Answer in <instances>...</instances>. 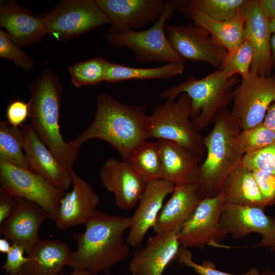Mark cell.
Listing matches in <instances>:
<instances>
[{"instance_id": "obj_1", "label": "cell", "mask_w": 275, "mask_h": 275, "mask_svg": "<svg viewBox=\"0 0 275 275\" xmlns=\"http://www.w3.org/2000/svg\"><path fill=\"white\" fill-rule=\"evenodd\" d=\"M131 224V216L96 210L85 225L84 233L73 235L77 249L72 252L68 266L73 270H87L91 275H109L111 269L129 255L124 234Z\"/></svg>"}, {"instance_id": "obj_2", "label": "cell", "mask_w": 275, "mask_h": 275, "mask_svg": "<svg viewBox=\"0 0 275 275\" xmlns=\"http://www.w3.org/2000/svg\"><path fill=\"white\" fill-rule=\"evenodd\" d=\"M149 116L145 106L126 104L107 93H101L92 123L69 143L79 150L87 141L100 139L111 145L126 161L135 149L149 139Z\"/></svg>"}, {"instance_id": "obj_3", "label": "cell", "mask_w": 275, "mask_h": 275, "mask_svg": "<svg viewBox=\"0 0 275 275\" xmlns=\"http://www.w3.org/2000/svg\"><path fill=\"white\" fill-rule=\"evenodd\" d=\"M212 130L203 138L206 157L201 163L196 182L202 199L218 195L229 174L241 164L243 155L238 150L237 139L241 125L225 108L213 121Z\"/></svg>"}, {"instance_id": "obj_4", "label": "cell", "mask_w": 275, "mask_h": 275, "mask_svg": "<svg viewBox=\"0 0 275 275\" xmlns=\"http://www.w3.org/2000/svg\"><path fill=\"white\" fill-rule=\"evenodd\" d=\"M31 97L29 125L53 154L68 168L73 169L79 150L66 142L60 127L62 85L49 69L44 70L29 85Z\"/></svg>"}, {"instance_id": "obj_5", "label": "cell", "mask_w": 275, "mask_h": 275, "mask_svg": "<svg viewBox=\"0 0 275 275\" xmlns=\"http://www.w3.org/2000/svg\"><path fill=\"white\" fill-rule=\"evenodd\" d=\"M237 82V75L228 78L218 69L200 79L190 76L162 91L160 97L175 99L181 94H186L191 99L193 122L200 131L213 122L220 111L227 108Z\"/></svg>"}, {"instance_id": "obj_6", "label": "cell", "mask_w": 275, "mask_h": 275, "mask_svg": "<svg viewBox=\"0 0 275 275\" xmlns=\"http://www.w3.org/2000/svg\"><path fill=\"white\" fill-rule=\"evenodd\" d=\"M191 117V102L185 93L177 100L168 99L149 116V138L175 142L203 157V138Z\"/></svg>"}, {"instance_id": "obj_7", "label": "cell", "mask_w": 275, "mask_h": 275, "mask_svg": "<svg viewBox=\"0 0 275 275\" xmlns=\"http://www.w3.org/2000/svg\"><path fill=\"white\" fill-rule=\"evenodd\" d=\"M176 11L173 1H166L160 17L149 28L144 30L105 35L115 47H125L132 50L138 61L143 63L161 62L184 64L169 42L166 33L167 20Z\"/></svg>"}, {"instance_id": "obj_8", "label": "cell", "mask_w": 275, "mask_h": 275, "mask_svg": "<svg viewBox=\"0 0 275 275\" xmlns=\"http://www.w3.org/2000/svg\"><path fill=\"white\" fill-rule=\"evenodd\" d=\"M0 191L35 203L53 222L66 193L32 170L5 162H0Z\"/></svg>"}, {"instance_id": "obj_9", "label": "cell", "mask_w": 275, "mask_h": 275, "mask_svg": "<svg viewBox=\"0 0 275 275\" xmlns=\"http://www.w3.org/2000/svg\"><path fill=\"white\" fill-rule=\"evenodd\" d=\"M45 17L47 34L58 41L68 40L110 23L96 0L62 1Z\"/></svg>"}, {"instance_id": "obj_10", "label": "cell", "mask_w": 275, "mask_h": 275, "mask_svg": "<svg viewBox=\"0 0 275 275\" xmlns=\"http://www.w3.org/2000/svg\"><path fill=\"white\" fill-rule=\"evenodd\" d=\"M232 100L231 113L242 130L262 123L270 104L275 101V75L264 76L251 71L235 87Z\"/></svg>"}, {"instance_id": "obj_11", "label": "cell", "mask_w": 275, "mask_h": 275, "mask_svg": "<svg viewBox=\"0 0 275 275\" xmlns=\"http://www.w3.org/2000/svg\"><path fill=\"white\" fill-rule=\"evenodd\" d=\"M225 204L221 193L202 199L179 232L181 246L187 249L221 246L219 243L228 235L220 225Z\"/></svg>"}, {"instance_id": "obj_12", "label": "cell", "mask_w": 275, "mask_h": 275, "mask_svg": "<svg viewBox=\"0 0 275 275\" xmlns=\"http://www.w3.org/2000/svg\"><path fill=\"white\" fill-rule=\"evenodd\" d=\"M165 30L172 47L184 61L205 62L219 69L228 54L227 50L216 39L195 24L167 23Z\"/></svg>"}, {"instance_id": "obj_13", "label": "cell", "mask_w": 275, "mask_h": 275, "mask_svg": "<svg viewBox=\"0 0 275 275\" xmlns=\"http://www.w3.org/2000/svg\"><path fill=\"white\" fill-rule=\"evenodd\" d=\"M265 209L226 203L221 219V227L235 239L252 233H258L262 238L254 247L268 248L275 253V216L267 215Z\"/></svg>"}, {"instance_id": "obj_14", "label": "cell", "mask_w": 275, "mask_h": 275, "mask_svg": "<svg viewBox=\"0 0 275 275\" xmlns=\"http://www.w3.org/2000/svg\"><path fill=\"white\" fill-rule=\"evenodd\" d=\"M108 18L109 34L139 31L161 15L166 2L162 0H96Z\"/></svg>"}, {"instance_id": "obj_15", "label": "cell", "mask_w": 275, "mask_h": 275, "mask_svg": "<svg viewBox=\"0 0 275 275\" xmlns=\"http://www.w3.org/2000/svg\"><path fill=\"white\" fill-rule=\"evenodd\" d=\"M244 19V33L252 47L253 58L251 71L269 76L272 67L269 19L261 0H246L241 8Z\"/></svg>"}, {"instance_id": "obj_16", "label": "cell", "mask_w": 275, "mask_h": 275, "mask_svg": "<svg viewBox=\"0 0 275 275\" xmlns=\"http://www.w3.org/2000/svg\"><path fill=\"white\" fill-rule=\"evenodd\" d=\"M180 229L155 233L149 238L130 259L129 270L131 274L163 275L168 265L178 258Z\"/></svg>"}, {"instance_id": "obj_17", "label": "cell", "mask_w": 275, "mask_h": 275, "mask_svg": "<svg viewBox=\"0 0 275 275\" xmlns=\"http://www.w3.org/2000/svg\"><path fill=\"white\" fill-rule=\"evenodd\" d=\"M99 178L103 187L114 194L117 207L125 210L137 206L147 183L127 161L115 158L104 162Z\"/></svg>"}, {"instance_id": "obj_18", "label": "cell", "mask_w": 275, "mask_h": 275, "mask_svg": "<svg viewBox=\"0 0 275 275\" xmlns=\"http://www.w3.org/2000/svg\"><path fill=\"white\" fill-rule=\"evenodd\" d=\"M23 137V151L30 169L56 188L66 192L72 181L71 170L61 162L39 139L29 125L20 127Z\"/></svg>"}, {"instance_id": "obj_19", "label": "cell", "mask_w": 275, "mask_h": 275, "mask_svg": "<svg viewBox=\"0 0 275 275\" xmlns=\"http://www.w3.org/2000/svg\"><path fill=\"white\" fill-rule=\"evenodd\" d=\"M46 218L45 211L38 205L16 197L12 213L0 225V234L22 247L28 255L40 239L39 229Z\"/></svg>"}, {"instance_id": "obj_20", "label": "cell", "mask_w": 275, "mask_h": 275, "mask_svg": "<svg viewBox=\"0 0 275 275\" xmlns=\"http://www.w3.org/2000/svg\"><path fill=\"white\" fill-rule=\"evenodd\" d=\"M72 188L60 200L54 223L60 230L84 225L93 216L100 202L98 194L92 187L71 170Z\"/></svg>"}, {"instance_id": "obj_21", "label": "cell", "mask_w": 275, "mask_h": 275, "mask_svg": "<svg viewBox=\"0 0 275 275\" xmlns=\"http://www.w3.org/2000/svg\"><path fill=\"white\" fill-rule=\"evenodd\" d=\"M175 187L173 183L160 179L149 182L131 216V224L126 240L130 246L140 248L148 230L154 227L166 198Z\"/></svg>"}, {"instance_id": "obj_22", "label": "cell", "mask_w": 275, "mask_h": 275, "mask_svg": "<svg viewBox=\"0 0 275 275\" xmlns=\"http://www.w3.org/2000/svg\"><path fill=\"white\" fill-rule=\"evenodd\" d=\"M0 25L19 47L36 43L47 34L45 14L34 15L12 1L1 4Z\"/></svg>"}, {"instance_id": "obj_23", "label": "cell", "mask_w": 275, "mask_h": 275, "mask_svg": "<svg viewBox=\"0 0 275 275\" xmlns=\"http://www.w3.org/2000/svg\"><path fill=\"white\" fill-rule=\"evenodd\" d=\"M162 179L174 185L196 184L201 156L172 141L157 140Z\"/></svg>"}, {"instance_id": "obj_24", "label": "cell", "mask_w": 275, "mask_h": 275, "mask_svg": "<svg viewBox=\"0 0 275 275\" xmlns=\"http://www.w3.org/2000/svg\"><path fill=\"white\" fill-rule=\"evenodd\" d=\"M153 227L155 233L180 229L202 199L196 184L175 185Z\"/></svg>"}, {"instance_id": "obj_25", "label": "cell", "mask_w": 275, "mask_h": 275, "mask_svg": "<svg viewBox=\"0 0 275 275\" xmlns=\"http://www.w3.org/2000/svg\"><path fill=\"white\" fill-rule=\"evenodd\" d=\"M72 252L59 239H40L28 255L19 275H58L68 265Z\"/></svg>"}, {"instance_id": "obj_26", "label": "cell", "mask_w": 275, "mask_h": 275, "mask_svg": "<svg viewBox=\"0 0 275 275\" xmlns=\"http://www.w3.org/2000/svg\"><path fill=\"white\" fill-rule=\"evenodd\" d=\"M220 193L226 203L264 208L267 206L252 172L241 164L228 176Z\"/></svg>"}, {"instance_id": "obj_27", "label": "cell", "mask_w": 275, "mask_h": 275, "mask_svg": "<svg viewBox=\"0 0 275 275\" xmlns=\"http://www.w3.org/2000/svg\"><path fill=\"white\" fill-rule=\"evenodd\" d=\"M187 17L194 21L195 24L207 31L228 52L235 50L245 40L244 19L241 9L234 16L223 21L213 19L198 11L191 13Z\"/></svg>"}, {"instance_id": "obj_28", "label": "cell", "mask_w": 275, "mask_h": 275, "mask_svg": "<svg viewBox=\"0 0 275 275\" xmlns=\"http://www.w3.org/2000/svg\"><path fill=\"white\" fill-rule=\"evenodd\" d=\"M184 64L170 63L155 68H139L108 62L104 81L115 83L134 79H167L183 73Z\"/></svg>"}, {"instance_id": "obj_29", "label": "cell", "mask_w": 275, "mask_h": 275, "mask_svg": "<svg viewBox=\"0 0 275 275\" xmlns=\"http://www.w3.org/2000/svg\"><path fill=\"white\" fill-rule=\"evenodd\" d=\"M246 0H177L173 1L176 10L186 16L198 11L219 21L234 16Z\"/></svg>"}, {"instance_id": "obj_30", "label": "cell", "mask_w": 275, "mask_h": 275, "mask_svg": "<svg viewBox=\"0 0 275 275\" xmlns=\"http://www.w3.org/2000/svg\"><path fill=\"white\" fill-rule=\"evenodd\" d=\"M126 161L146 183L162 179L158 141L144 142L133 151Z\"/></svg>"}, {"instance_id": "obj_31", "label": "cell", "mask_w": 275, "mask_h": 275, "mask_svg": "<svg viewBox=\"0 0 275 275\" xmlns=\"http://www.w3.org/2000/svg\"><path fill=\"white\" fill-rule=\"evenodd\" d=\"M23 137L20 128L0 121V162L30 169L23 149Z\"/></svg>"}, {"instance_id": "obj_32", "label": "cell", "mask_w": 275, "mask_h": 275, "mask_svg": "<svg viewBox=\"0 0 275 275\" xmlns=\"http://www.w3.org/2000/svg\"><path fill=\"white\" fill-rule=\"evenodd\" d=\"M108 62L98 57L74 64L69 68L71 81L76 88L104 81Z\"/></svg>"}, {"instance_id": "obj_33", "label": "cell", "mask_w": 275, "mask_h": 275, "mask_svg": "<svg viewBox=\"0 0 275 275\" xmlns=\"http://www.w3.org/2000/svg\"><path fill=\"white\" fill-rule=\"evenodd\" d=\"M253 52L250 42L246 40L235 50L228 52L222 66L218 69L228 78L239 74L241 78L247 77L251 72Z\"/></svg>"}, {"instance_id": "obj_34", "label": "cell", "mask_w": 275, "mask_h": 275, "mask_svg": "<svg viewBox=\"0 0 275 275\" xmlns=\"http://www.w3.org/2000/svg\"><path fill=\"white\" fill-rule=\"evenodd\" d=\"M275 143V132L261 123L242 130L238 135L237 144L243 155L258 151Z\"/></svg>"}, {"instance_id": "obj_35", "label": "cell", "mask_w": 275, "mask_h": 275, "mask_svg": "<svg viewBox=\"0 0 275 275\" xmlns=\"http://www.w3.org/2000/svg\"><path fill=\"white\" fill-rule=\"evenodd\" d=\"M241 165L251 171L259 170L275 175V143L244 155Z\"/></svg>"}, {"instance_id": "obj_36", "label": "cell", "mask_w": 275, "mask_h": 275, "mask_svg": "<svg viewBox=\"0 0 275 275\" xmlns=\"http://www.w3.org/2000/svg\"><path fill=\"white\" fill-rule=\"evenodd\" d=\"M0 57L12 61L25 71H29L34 67L32 59L13 42L6 31L2 29L0 30Z\"/></svg>"}, {"instance_id": "obj_37", "label": "cell", "mask_w": 275, "mask_h": 275, "mask_svg": "<svg viewBox=\"0 0 275 275\" xmlns=\"http://www.w3.org/2000/svg\"><path fill=\"white\" fill-rule=\"evenodd\" d=\"M192 256L188 249L181 246L177 259L180 263L191 268L199 275H258L260 273L257 268L252 267L243 273H230L218 270L210 261L206 260L198 264L193 261Z\"/></svg>"}, {"instance_id": "obj_38", "label": "cell", "mask_w": 275, "mask_h": 275, "mask_svg": "<svg viewBox=\"0 0 275 275\" xmlns=\"http://www.w3.org/2000/svg\"><path fill=\"white\" fill-rule=\"evenodd\" d=\"M25 250L21 246L12 243L10 251L6 254V261L2 270L8 275H19L24 265L29 259L24 254Z\"/></svg>"}, {"instance_id": "obj_39", "label": "cell", "mask_w": 275, "mask_h": 275, "mask_svg": "<svg viewBox=\"0 0 275 275\" xmlns=\"http://www.w3.org/2000/svg\"><path fill=\"white\" fill-rule=\"evenodd\" d=\"M252 172L267 206L275 205V175L259 170Z\"/></svg>"}, {"instance_id": "obj_40", "label": "cell", "mask_w": 275, "mask_h": 275, "mask_svg": "<svg viewBox=\"0 0 275 275\" xmlns=\"http://www.w3.org/2000/svg\"><path fill=\"white\" fill-rule=\"evenodd\" d=\"M7 122L12 126L19 128L29 117V103L19 99L14 100L6 109Z\"/></svg>"}, {"instance_id": "obj_41", "label": "cell", "mask_w": 275, "mask_h": 275, "mask_svg": "<svg viewBox=\"0 0 275 275\" xmlns=\"http://www.w3.org/2000/svg\"><path fill=\"white\" fill-rule=\"evenodd\" d=\"M15 205V198L0 191V225L11 214Z\"/></svg>"}, {"instance_id": "obj_42", "label": "cell", "mask_w": 275, "mask_h": 275, "mask_svg": "<svg viewBox=\"0 0 275 275\" xmlns=\"http://www.w3.org/2000/svg\"><path fill=\"white\" fill-rule=\"evenodd\" d=\"M263 123L275 132V101L268 108Z\"/></svg>"}, {"instance_id": "obj_43", "label": "cell", "mask_w": 275, "mask_h": 275, "mask_svg": "<svg viewBox=\"0 0 275 275\" xmlns=\"http://www.w3.org/2000/svg\"><path fill=\"white\" fill-rule=\"evenodd\" d=\"M261 2L268 18H275V0H261Z\"/></svg>"}, {"instance_id": "obj_44", "label": "cell", "mask_w": 275, "mask_h": 275, "mask_svg": "<svg viewBox=\"0 0 275 275\" xmlns=\"http://www.w3.org/2000/svg\"><path fill=\"white\" fill-rule=\"evenodd\" d=\"M9 240L5 237L0 239V252L3 254H7L11 249L12 243L11 244Z\"/></svg>"}, {"instance_id": "obj_45", "label": "cell", "mask_w": 275, "mask_h": 275, "mask_svg": "<svg viewBox=\"0 0 275 275\" xmlns=\"http://www.w3.org/2000/svg\"><path fill=\"white\" fill-rule=\"evenodd\" d=\"M270 50L272 67L275 66V33L272 34L270 38Z\"/></svg>"}, {"instance_id": "obj_46", "label": "cell", "mask_w": 275, "mask_h": 275, "mask_svg": "<svg viewBox=\"0 0 275 275\" xmlns=\"http://www.w3.org/2000/svg\"><path fill=\"white\" fill-rule=\"evenodd\" d=\"M58 275H91L90 273L85 270H73V272L69 274H59Z\"/></svg>"}, {"instance_id": "obj_47", "label": "cell", "mask_w": 275, "mask_h": 275, "mask_svg": "<svg viewBox=\"0 0 275 275\" xmlns=\"http://www.w3.org/2000/svg\"><path fill=\"white\" fill-rule=\"evenodd\" d=\"M269 26L271 34L275 33V18L269 19Z\"/></svg>"}, {"instance_id": "obj_48", "label": "cell", "mask_w": 275, "mask_h": 275, "mask_svg": "<svg viewBox=\"0 0 275 275\" xmlns=\"http://www.w3.org/2000/svg\"><path fill=\"white\" fill-rule=\"evenodd\" d=\"M258 275H275V271H266L260 273Z\"/></svg>"}]
</instances>
